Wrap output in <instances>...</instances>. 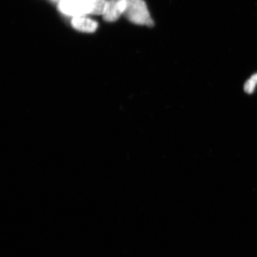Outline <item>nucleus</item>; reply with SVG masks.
Returning a JSON list of instances; mask_svg holds the SVG:
<instances>
[{"instance_id":"obj_1","label":"nucleus","mask_w":257,"mask_h":257,"mask_svg":"<svg viewBox=\"0 0 257 257\" xmlns=\"http://www.w3.org/2000/svg\"><path fill=\"white\" fill-rule=\"evenodd\" d=\"M124 15L131 23L143 26L154 25L146 3L144 0H126V8Z\"/></svg>"},{"instance_id":"obj_2","label":"nucleus","mask_w":257,"mask_h":257,"mask_svg":"<svg viewBox=\"0 0 257 257\" xmlns=\"http://www.w3.org/2000/svg\"><path fill=\"white\" fill-rule=\"evenodd\" d=\"M97 0H61L58 9L66 16H84L92 15L93 10Z\"/></svg>"},{"instance_id":"obj_3","label":"nucleus","mask_w":257,"mask_h":257,"mask_svg":"<svg viewBox=\"0 0 257 257\" xmlns=\"http://www.w3.org/2000/svg\"><path fill=\"white\" fill-rule=\"evenodd\" d=\"M126 8V0H108L105 11L102 16L108 23L116 21L124 15Z\"/></svg>"},{"instance_id":"obj_4","label":"nucleus","mask_w":257,"mask_h":257,"mask_svg":"<svg viewBox=\"0 0 257 257\" xmlns=\"http://www.w3.org/2000/svg\"><path fill=\"white\" fill-rule=\"evenodd\" d=\"M71 25L74 30L86 33H92L98 28V23L92 19L87 18V15L72 18Z\"/></svg>"},{"instance_id":"obj_5","label":"nucleus","mask_w":257,"mask_h":257,"mask_svg":"<svg viewBox=\"0 0 257 257\" xmlns=\"http://www.w3.org/2000/svg\"><path fill=\"white\" fill-rule=\"evenodd\" d=\"M257 84V74H253L244 85V90L246 93L251 94L254 91Z\"/></svg>"},{"instance_id":"obj_6","label":"nucleus","mask_w":257,"mask_h":257,"mask_svg":"<svg viewBox=\"0 0 257 257\" xmlns=\"http://www.w3.org/2000/svg\"><path fill=\"white\" fill-rule=\"evenodd\" d=\"M52 3H55V4H59V3L61 1V0H50Z\"/></svg>"}]
</instances>
